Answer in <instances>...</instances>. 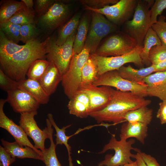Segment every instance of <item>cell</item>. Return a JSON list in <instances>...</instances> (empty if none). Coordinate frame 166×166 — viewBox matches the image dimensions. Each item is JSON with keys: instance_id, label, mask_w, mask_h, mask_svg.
I'll return each mask as SVG.
<instances>
[{"instance_id": "1", "label": "cell", "mask_w": 166, "mask_h": 166, "mask_svg": "<svg viewBox=\"0 0 166 166\" xmlns=\"http://www.w3.org/2000/svg\"><path fill=\"white\" fill-rule=\"evenodd\" d=\"M51 40L49 37L42 41L36 38L28 42L20 51L0 59L1 69L10 77L17 81L26 79L27 71L32 64L46 55Z\"/></svg>"}, {"instance_id": "2", "label": "cell", "mask_w": 166, "mask_h": 166, "mask_svg": "<svg viewBox=\"0 0 166 166\" xmlns=\"http://www.w3.org/2000/svg\"><path fill=\"white\" fill-rule=\"evenodd\" d=\"M151 103V100L136 93L113 89L109 104L103 109L91 113L89 116L98 123L107 122L117 124L124 121V117L128 111L148 106Z\"/></svg>"}, {"instance_id": "3", "label": "cell", "mask_w": 166, "mask_h": 166, "mask_svg": "<svg viewBox=\"0 0 166 166\" xmlns=\"http://www.w3.org/2000/svg\"><path fill=\"white\" fill-rule=\"evenodd\" d=\"M154 0H137L132 19L125 23V32L142 47L145 36L151 27L150 8Z\"/></svg>"}, {"instance_id": "4", "label": "cell", "mask_w": 166, "mask_h": 166, "mask_svg": "<svg viewBox=\"0 0 166 166\" xmlns=\"http://www.w3.org/2000/svg\"><path fill=\"white\" fill-rule=\"evenodd\" d=\"M135 140L131 139L128 140H117L115 135H112L109 142L104 146L102 150L98 153L102 154L109 150L114 151V154H108L105 157V159L99 162L97 166H122L128 163L132 162L131 158H132L134 154L131 152L132 150L136 152L139 149L134 148L132 145Z\"/></svg>"}, {"instance_id": "5", "label": "cell", "mask_w": 166, "mask_h": 166, "mask_svg": "<svg viewBox=\"0 0 166 166\" xmlns=\"http://www.w3.org/2000/svg\"><path fill=\"white\" fill-rule=\"evenodd\" d=\"M90 54L89 50L85 47L79 53L73 54L69 68L62 76V85L65 94L69 99L80 88L82 70Z\"/></svg>"}, {"instance_id": "6", "label": "cell", "mask_w": 166, "mask_h": 166, "mask_svg": "<svg viewBox=\"0 0 166 166\" xmlns=\"http://www.w3.org/2000/svg\"><path fill=\"white\" fill-rule=\"evenodd\" d=\"M138 46L136 41L124 32H115L98 47L95 53L98 56H118L128 54Z\"/></svg>"}, {"instance_id": "7", "label": "cell", "mask_w": 166, "mask_h": 166, "mask_svg": "<svg viewBox=\"0 0 166 166\" xmlns=\"http://www.w3.org/2000/svg\"><path fill=\"white\" fill-rule=\"evenodd\" d=\"M92 12V20L84 47L90 54H94L101 40L106 36L117 31V26L109 21L103 15Z\"/></svg>"}, {"instance_id": "8", "label": "cell", "mask_w": 166, "mask_h": 166, "mask_svg": "<svg viewBox=\"0 0 166 166\" xmlns=\"http://www.w3.org/2000/svg\"><path fill=\"white\" fill-rule=\"evenodd\" d=\"M137 0H120L116 3L100 9L84 6L85 10L100 13L110 22L118 26L125 23L134 13Z\"/></svg>"}, {"instance_id": "9", "label": "cell", "mask_w": 166, "mask_h": 166, "mask_svg": "<svg viewBox=\"0 0 166 166\" xmlns=\"http://www.w3.org/2000/svg\"><path fill=\"white\" fill-rule=\"evenodd\" d=\"M77 30L74 32L61 45L51 40L46 55L48 61L52 62L63 75L68 70L73 56V46Z\"/></svg>"}, {"instance_id": "10", "label": "cell", "mask_w": 166, "mask_h": 166, "mask_svg": "<svg viewBox=\"0 0 166 166\" xmlns=\"http://www.w3.org/2000/svg\"><path fill=\"white\" fill-rule=\"evenodd\" d=\"M142 47L138 46L130 53L118 56L105 57L92 54L97 64L98 76L108 71L118 70L128 63H133L143 68L144 64L140 56Z\"/></svg>"}, {"instance_id": "11", "label": "cell", "mask_w": 166, "mask_h": 166, "mask_svg": "<svg viewBox=\"0 0 166 166\" xmlns=\"http://www.w3.org/2000/svg\"><path fill=\"white\" fill-rule=\"evenodd\" d=\"M93 84L97 86L114 87L120 91L131 92L144 97L148 96L146 86L123 78L117 70L107 72L98 76Z\"/></svg>"}, {"instance_id": "12", "label": "cell", "mask_w": 166, "mask_h": 166, "mask_svg": "<svg viewBox=\"0 0 166 166\" xmlns=\"http://www.w3.org/2000/svg\"><path fill=\"white\" fill-rule=\"evenodd\" d=\"M37 114V111L20 113L19 124L27 136L32 139L35 148L43 152L45 149V141L49 138V133L47 127L42 130L38 126L34 118Z\"/></svg>"}, {"instance_id": "13", "label": "cell", "mask_w": 166, "mask_h": 166, "mask_svg": "<svg viewBox=\"0 0 166 166\" xmlns=\"http://www.w3.org/2000/svg\"><path fill=\"white\" fill-rule=\"evenodd\" d=\"M70 4L55 2L45 14L40 16L39 23L43 29L50 31L61 26L70 14Z\"/></svg>"}, {"instance_id": "14", "label": "cell", "mask_w": 166, "mask_h": 166, "mask_svg": "<svg viewBox=\"0 0 166 166\" xmlns=\"http://www.w3.org/2000/svg\"><path fill=\"white\" fill-rule=\"evenodd\" d=\"M7 93L6 101L16 113L20 114L37 111L40 105L31 94L19 87H16Z\"/></svg>"}, {"instance_id": "15", "label": "cell", "mask_w": 166, "mask_h": 166, "mask_svg": "<svg viewBox=\"0 0 166 166\" xmlns=\"http://www.w3.org/2000/svg\"><path fill=\"white\" fill-rule=\"evenodd\" d=\"M79 89L85 91L89 96L90 114L103 109L109 104L113 89L108 86H97L91 84L81 86Z\"/></svg>"}, {"instance_id": "16", "label": "cell", "mask_w": 166, "mask_h": 166, "mask_svg": "<svg viewBox=\"0 0 166 166\" xmlns=\"http://www.w3.org/2000/svg\"><path fill=\"white\" fill-rule=\"evenodd\" d=\"M6 100H0V127L8 131L14 138L15 141L24 145L29 147L42 155V152L35 148L29 140L27 136L20 126L15 124L5 114L3 108Z\"/></svg>"}, {"instance_id": "17", "label": "cell", "mask_w": 166, "mask_h": 166, "mask_svg": "<svg viewBox=\"0 0 166 166\" xmlns=\"http://www.w3.org/2000/svg\"><path fill=\"white\" fill-rule=\"evenodd\" d=\"M148 96L157 97L162 101L166 99V71L152 73L144 80Z\"/></svg>"}, {"instance_id": "18", "label": "cell", "mask_w": 166, "mask_h": 166, "mask_svg": "<svg viewBox=\"0 0 166 166\" xmlns=\"http://www.w3.org/2000/svg\"><path fill=\"white\" fill-rule=\"evenodd\" d=\"M70 114L81 118H86L90 114L89 98L84 91L79 89L69 99L67 105Z\"/></svg>"}, {"instance_id": "19", "label": "cell", "mask_w": 166, "mask_h": 166, "mask_svg": "<svg viewBox=\"0 0 166 166\" xmlns=\"http://www.w3.org/2000/svg\"><path fill=\"white\" fill-rule=\"evenodd\" d=\"M148 125L138 122L123 123L120 129V140H127L129 138L134 137L144 144L148 135Z\"/></svg>"}, {"instance_id": "20", "label": "cell", "mask_w": 166, "mask_h": 166, "mask_svg": "<svg viewBox=\"0 0 166 166\" xmlns=\"http://www.w3.org/2000/svg\"><path fill=\"white\" fill-rule=\"evenodd\" d=\"M1 141L3 148L13 157L42 160L41 155L29 147L22 145L15 141L10 142L3 139H1Z\"/></svg>"}, {"instance_id": "21", "label": "cell", "mask_w": 166, "mask_h": 166, "mask_svg": "<svg viewBox=\"0 0 166 166\" xmlns=\"http://www.w3.org/2000/svg\"><path fill=\"white\" fill-rule=\"evenodd\" d=\"M62 76L53 63L50 62L45 73L38 81L44 91L50 96L61 81Z\"/></svg>"}, {"instance_id": "22", "label": "cell", "mask_w": 166, "mask_h": 166, "mask_svg": "<svg viewBox=\"0 0 166 166\" xmlns=\"http://www.w3.org/2000/svg\"><path fill=\"white\" fill-rule=\"evenodd\" d=\"M119 75L129 81L146 86L144 79L149 75L155 72L154 66L152 65L147 67L136 69L130 65L123 66L117 70Z\"/></svg>"}, {"instance_id": "23", "label": "cell", "mask_w": 166, "mask_h": 166, "mask_svg": "<svg viewBox=\"0 0 166 166\" xmlns=\"http://www.w3.org/2000/svg\"><path fill=\"white\" fill-rule=\"evenodd\" d=\"M18 86L33 96L40 104H47L49 96L44 91L38 81L29 78L18 82Z\"/></svg>"}, {"instance_id": "24", "label": "cell", "mask_w": 166, "mask_h": 166, "mask_svg": "<svg viewBox=\"0 0 166 166\" xmlns=\"http://www.w3.org/2000/svg\"><path fill=\"white\" fill-rule=\"evenodd\" d=\"M46 124L49 133V138L50 141V145L48 148H45V151L42 152V160L45 166H61L57 156L56 148V144L53 139V129L49 120L46 119Z\"/></svg>"}, {"instance_id": "25", "label": "cell", "mask_w": 166, "mask_h": 166, "mask_svg": "<svg viewBox=\"0 0 166 166\" xmlns=\"http://www.w3.org/2000/svg\"><path fill=\"white\" fill-rule=\"evenodd\" d=\"M89 20L88 16L80 20L77 29L73 46V54L79 53L84 49L89 31Z\"/></svg>"}, {"instance_id": "26", "label": "cell", "mask_w": 166, "mask_h": 166, "mask_svg": "<svg viewBox=\"0 0 166 166\" xmlns=\"http://www.w3.org/2000/svg\"><path fill=\"white\" fill-rule=\"evenodd\" d=\"M161 45V42L160 39L151 27L144 38L143 47L140 55L144 65H152L148 58L149 52L153 47Z\"/></svg>"}, {"instance_id": "27", "label": "cell", "mask_w": 166, "mask_h": 166, "mask_svg": "<svg viewBox=\"0 0 166 166\" xmlns=\"http://www.w3.org/2000/svg\"><path fill=\"white\" fill-rule=\"evenodd\" d=\"M98 67L96 60L90 54L82 70L81 86L93 84L98 77Z\"/></svg>"}, {"instance_id": "28", "label": "cell", "mask_w": 166, "mask_h": 166, "mask_svg": "<svg viewBox=\"0 0 166 166\" xmlns=\"http://www.w3.org/2000/svg\"><path fill=\"white\" fill-rule=\"evenodd\" d=\"M153 110L147 106L131 110L126 113L124 120L129 122H138L149 124L152 118Z\"/></svg>"}, {"instance_id": "29", "label": "cell", "mask_w": 166, "mask_h": 166, "mask_svg": "<svg viewBox=\"0 0 166 166\" xmlns=\"http://www.w3.org/2000/svg\"><path fill=\"white\" fill-rule=\"evenodd\" d=\"M47 118L49 119L52 125L55 129L56 134H54L56 136V145L62 144H64L66 147L68 155V161L69 166H73V164L71 156V147L68 144V140L70 136H67L65 134L66 129L69 127L71 125H68L65 126L61 128H60L57 125L53 119V115L49 113L47 115Z\"/></svg>"}, {"instance_id": "30", "label": "cell", "mask_w": 166, "mask_h": 166, "mask_svg": "<svg viewBox=\"0 0 166 166\" xmlns=\"http://www.w3.org/2000/svg\"><path fill=\"white\" fill-rule=\"evenodd\" d=\"M80 14H75L61 28L55 42L58 45H62L68 38L77 30L80 21Z\"/></svg>"}, {"instance_id": "31", "label": "cell", "mask_w": 166, "mask_h": 166, "mask_svg": "<svg viewBox=\"0 0 166 166\" xmlns=\"http://www.w3.org/2000/svg\"><path fill=\"white\" fill-rule=\"evenodd\" d=\"M26 7L21 1H4L0 6V23L7 21L18 11Z\"/></svg>"}, {"instance_id": "32", "label": "cell", "mask_w": 166, "mask_h": 166, "mask_svg": "<svg viewBox=\"0 0 166 166\" xmlns=\"http://www.w3.org/2000/svg\"><path fill=\"white\" fill-rule=\"evenodd\" d=\"M25 46L20 45L9 40L0 30V59L10 56L22 49Z\"/></svg>"}, {"instance_id": "33", "label": "cell", "mask_w": 166, "mask_h": 166, "mask_svg": "<svg viewBox=\"0 0 166 166\" xmlns=\"http://www.w3.org/2000/svg\"><path fill=\"white\" fill-rule=\"evenodd\" d=\"M50 62L42 59L35 61L29 68L26 74L28 78L39 81L45 73Z\"/></svg>"}, {"instance_id": "34", "label": "cell", "mask_w": 166, "mask_h": 166, "mask_svg": "<svg viewBox=\"0 0 166 166\" xmlns=\"http://www.w3.org/2000/svg\"><path fill=\"white\" fill-rule=\"evenodd\" d=\"M34 10H30L26 7L18 11L7 21L22 26L34 23Z\"/></svg>"}, {"instance_id": "35", "label": "cell", "mask_w": 166, "mask_h": 166, "mask_svg": "<svg viewBox=\"0 0 166 166\" xmlns=\"http://www.w3.org/2000/svg\"><path fill=\"white\" fill-rule=\"evenodd\" d=\"M21 26L8 21L0 23V30L9 40L17 44L20 41Z\"/></svg>"}, {"instance_id": "36", "label": "cell", "mask_w": 166, "mask_h": 166, "mask_svg": "<svg viewBox=\"0 0 166 166\" xmlns=\"http://www.w3.org/2000/svg\"><path fill=\"white\" fill-rule=\"evenodd\" d=\"M38 33V30L34 23L22 25L20 30V41L25 44L36 39Z\"/></svg>"}, {"instance_id": "37", "label": "cell", "mask_w": 166, "mask_h": 166, "mask_svg": "<svg viewBox=\"0 0 166 166\" xmlns=\"http://www.w3.org/2000/svg\"><path fill=\"white\" fill-rule=\"evenodd\" d=\"M148 58L152 65H155L166 60V46L162 45H156L150 50Z\"/></svg>"}, {"instance_id": "38", "label": "cell", "mask_w": 166, "mask_h": 166, "mask_svg": "<svg viewBox=\"0 0 166 166\" xmlns=\"http://www.w3.org/2000/svg\"><path fill=\"white\" fill-rule=\"evenodd\" d=\"M166 18L164 15L159 17L157 22L151 26L160 39L161 45L166 46Z\"/></svg>"}, {"instance_id": "39", "label": "cell", "mask_w": 166, "mask_h": 166, "mask_svg": "<svg viewBox=\"0 0 166 166\" xmlns=\"http://www.w3.org/2000/svg\"><path fill=\"white\" fill-rule=\"evenodd\" d=\"M166 8V0H156L150 10L151 25L156 23L157 17Z\"/></svg>"}, {"instance_id": "40", "label": "cell", "mask_w": 166, "mask_h": 166, "mask_svg": "<svg viewBox=\"0 0 166 166\" xmlns=\"http://www.w3.org/2000/svg\"><path fill=\"white\" fill-rule=\"evenodd\" d=\"M0 86L1 89L7 92L18 87V81L10 77L0 68Z\"/></svg>"}, {"instance_id": "41", "label": "cell", "mask_w": 166, "mask_h": 166, "mask_svg": "<svg viewBox=\"0 0 166 166\" xmlns=\"http://www.w3.org/2000/svg\"><path fill=\"white\" fill-rule=\"evenodd\" d=\"M118 1V0H82L80 2L84 6L95 9H100L106 6L113 5Z\"/></svg>"}, {"instance_id": "42", "label": "cell", "mask_w": 166, "mask_h": 166, "mask_svg": "<svg viewBox=\"0 0 166 166\" xmlns=\"http://www.w3.org/2000/svg\"><path fill=\"white\" fill-rule=\"evenodd\" d=\"M55 1L53 0H35V10L40 16L46 13Z\"/></svg>"}, {"instance_id": "43", "label": "cell", "mask_w": 166, "mask_h": 166, "mask_svg": "<svg viewBox=\"0 0 166 166\" xmlns=\"http://www.w3.org/2000/svg\"><path fill=\"white\" fill-rule=\"evenodd\" d=\"M16 160L5 150L3 147L0 146V166H11Z\"/></svg>"}, {"instance_id": "44", "label": "cell", "mask_w": 166, "mask_h": 166, "mask_svg": "<svg viewBox=\"0 0 166 166\" xmlns=\"http://www.w3.org/2000/svg\"><path fill=\"white\" fill-rule=\"evenodd\" d=\"M159 107L156 116L160 121L161 124H166V99L159 103Z\"/></svg>"}, {"instance_id": "45", "label": "cell", "mask_w": 166, "mask_h": 166, "mask_svg": "<svg viewBox=\"0 0 166 166\" xmlns=\"http://www.w3.org/2000/svg\"><path fill=\"white\" fill-rule=\"evenodd\" d=\"M138 152L147 166H160L155 158L149 154L141 151L139 149Z\"/></svg>"}, {"instance_id": "46", "label": "cell", "mask_w": 166, "mask_h": 166, "mask_svg": "<svg viewBox=\"0 0 166 166\" xmlns=\"http://www.w3.org/2000/svg\"><path fill=\"white\" fill-rule=\"evenodd\" d=\"M133 158L136 159L137 166H147L138 152H137L136 154H134Z\"/></svg>"}, {"instance_id": "47", "label": "cell", "mask_w": 166, "mask_h": 166, "mask_svg": "<svg viewBox=\"0 0 166 166\" xmlns=\"http://www.w3.org/2000/svg\"><path fill=\"white\" fill-rule=\"evenodd\" d=\"M153 65L155 70V72L166 71V60L160 63Z\"/></svg>"}, {"instance_id": "48", "label": "cell", "mask_w": 166, "mask_h": 166, "mask_svg": "<svg viewBox=\"0 0 166 166\" xmlns=\"http://www.w3.org/2000/svg\"><path fill=\"white\" fill-rule=\"evenodd\" d=\"M25 4L26 7L30 10H34L33 6H34L33 1L32 0H21Z\"/></svg>"}, {"instance_id": "49", "label": "cell", "mask_w": 166, "mask_h": 166, "mask_svg": "<svg viewBox=\"0 0 166 166\" xmlns=\"http://www.w3.org/2000/svg\"><path fill=\"white\" fill-rule=\"evenodd\" d=\"M122 166H137V162L136 160L132 162L126 164Z\"/></svg>"}, {"instance_id": "50", "label": "cell", "mask_w": 166, "mask_h": 166, "mask_svg": "<svg viewBox=\"0 0 166 166\" xmlns=\"http://www.w3.org/2000/svg\"><path fill=\"white\" fill-rule=\"evenodd\" d=\"M104 166V165H102V166Z\"/></svg>"}]
</instances>
